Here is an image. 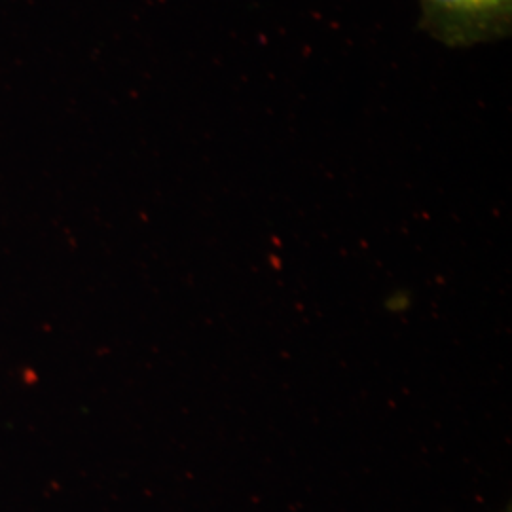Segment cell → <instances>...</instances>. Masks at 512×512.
<instances>
[{
    "mask_svg": "<svg viewBox=\"0 0 512 512\" xmlns=\"http://www.w3.org/2000/svg\"><path fill=\"white\" fill-rule=\"evenodd\" d=\"M420 29L448 48L509 37L512 0H420Z\"/></svg>",
    "mask_w": 512,
    "mask_h": 512,
    "instance_id": "obj_1",
    "label": "cell"
},
{
    "mask_svg": "<svg viewBox=\"0 0 512 512\" xmlns=\"http://www.w3.org/2000/svg\"><path fill=\"white\" fill-rule=\"evenodd\" d=\"M412 306V296L408 291H395V293L387 294L385 298L384 308L391 313H403Z\"/></svg>",
    "mask_w": 512,
    "mask_h": 512,
    "instance_id": "obj_2",
    "label": "cell"
}]
</instances>
